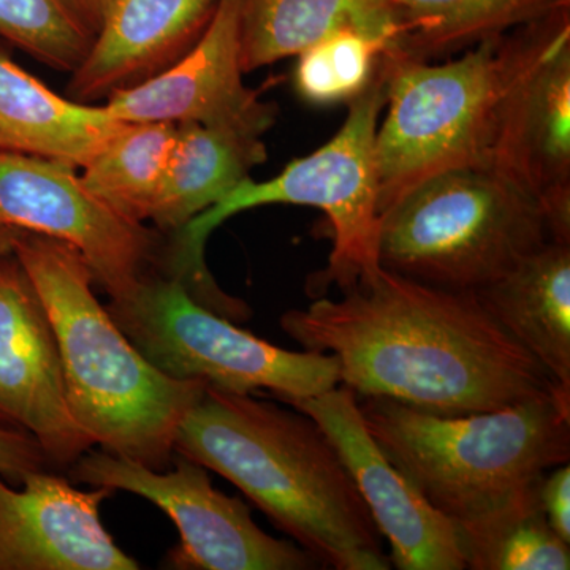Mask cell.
I'll list each match as a JSON object with an SVG mask.
<instances>
[{
  "instance_id": "1",
  "label": "cell",
  "mask_w": 570,
  "mask_h": 570,
  "mask_svg": "<svg viewBox=\"0 0 570 570\" xmlns=\"http://www.w3.org/2000/svg\"><path fill=\"white\" fill-rule=\"evenodd\" d=\"M341 294L287 311L281 328L305 351L335 355L341 384L358 397L461 415L510 406L558 385L474 294L382 266Z\"/></svg>"
},
{
  "instance_id": "2",
  "label": "cell",
  "mask_w": 570,
  "mask_h": 570,
  "mask_svg": "<svg viewBox=\"0 0 570 570\" xmlns=\"http://www.w3.org/2000/svg\"><path fill=\"white\" fill-rule=\"evenodd\" d=\"M175 453L234 483L324 568H392L332 441L296 409L206 385L176 430Z\"/></svg>"
},
{
  "instance_id": "3",
  "label": "cell",
  "mask_w": 570,
  "mask_h": 570,
  "mask_svg": "<svg viewBox=\"0 0 570 570\" xmlns=\"http://www.w3.org/2000/svg\"><path fill=\"white\" fill-rule=\"evenodd\" d=\"M14 257L50 317L75 422L105 452L164 471L179 423L206 387L157 370L92 292V269L75 247L18 232Z\"/></svg>"
},
{
  "instance_id": "4",
  "label": "cell",
  "mask_w": 570,
  "mask_h": 570,
  "mask_svg": "<svg viewBox=\"0 0 570 570\" xmlns=\"http://www.w3.org/2000/svg\"><path fill=\"white\" fill-rule=\"evenodd\" d=\"M358 403L385 455L455 527L489 515L570 460V392L560 385L474 414H433L385 397Z\"/></svg>"
},
{
  "instance_id": "5",
  "label": "cell",
  "mask_w": 570,
  "mask_h": 570,
  "mask_svg": "<svg viewBox=\"0 0 570 570\" xmlns=\"http://www.w3.org/2000/svg\"><path fill=\"white\" fill-rule=\"evenodd\" d=\"M387 97L384 59L370 86L348 102L346 121L335 137L305 157L292 160L279 175L254 181L250 176L219 204L198 214L176 232L170 276L178 277L202 305L230 314L238 299L214 283L205 262L209 235L225 220L266 205L313 206L333 228L328 265L314 283L318 291L335 284L354 287L379 266V175L376 134Z\"/></svg>"
},
{
  "instance_id": "6",
  "label": "cell",
  "mask_w": 570,
  "mask_h": 570,
  "mask_svg": "<svg viewBox=\"0 0 570 570\" xmlns=\"http://www.w3.org/2000/svg\"><path fill=\"white\" fill-rule=\"evenodd\" d=\"M553 242L538 202L490 167L431 176L381 214L379 264L474 294Z\"/></svg>"
},
{
  "instance_id": "7",
  "label": "cell",
  "mask_w": 570,
  "mask_h": 570,
  "mask_svg": "<svg viewBox=\"0 0 570 570\" xmlns=\"http://www.w3.org/2000/svg\"><path fill=\"white\" fill-rule=\"evenodd\" d=\"M512 56L513 29L441 63L397 52L384 56L387 97L376 134L379 214L431 176L489 167Z\"/></svg>"
},
{
  "instance_id": "8",
  "label": "cell",
  "mask_w": 570,
  "mask_h": 570,
  "mask_svg": "<svg viewBox=\"0 0 570 570\" xmlns=\"http://www.w3.org/2000/svg\"><path fill=\"white\" fill-rule=\"evenodd\" d=\"M157 370L224 392L268 390L281 401L321 395L341 384L336 356L285 351L238 328L194 298L178 277H142L134 294L107 307Z\"/></svg>"
},
{
  "instance_id": "9",
  "label": "cell",
  "mask_w": 570,
  "mask_h": 570,
  "mask_svg": "<svg viewBox=\"0 0 570 570\" xmlns=\"http://www.w3.org/2000/svg\"><path fill=\"white\" fill-rule=\"evenodd\" d=\"M489 167L538 202L553 242L570 243V6L513 29Z\"/></svg>"
},
{
  "instance_id": "10",
  "label": "cell",
  "mask_w": 570,
  "mask_h": 570,
  "mask_svg": "<svg viewBox=\"0 0 570 570\" xmlns=\"http://www.w3.org/2000/svg\"><path fill=\"white\" fill-rule=\"evenodd\" d=\"M71 482L148 499L170 517L179 546L167 566L183 570H309L321 568L302 547L266 534L239 499L213 487L206 468L178 455L171 471L88 450L69 468Z\"/></svg>"
},
{
  "instance_id": "11",
  "label": "cell",
  "mask_w": 570,
  "mask_h": 570,
  "mask_svg": "<svg viewBox=\"0 0 570 570\" xmlns=\"http://www.w3.org/2000/svg\"><path fill=\"white\" fill-rule=\"evenodd\" d=\"M75 165L0 149V225L78 250L111 302L134 294L156 257V238L89 193Z\"/></svg>"
},
{
  "instance_id": "12",
  "label": "cell",
  "mask_w": 570,
  "mask_h": 570,
  "mask_svg": "<svg viewBox=\"0 0 570 570\" xmlns=\"http://www.w3.org/2000/svg\"><path fill=\"white\" fill-rule=\"evenodd\" d=\"M322 428L343 460L400 570H464L453 521L434 509L385 455L367 430L354 390L340 384L317 396L285 401Z\"/></svg>"
},
{
  "instance_id": "13",
  "label": "cell",
  "mask_w": 570,
  "mask_h": 570,
  "mask_svg": "<svg viewBox=\"0 0 570 570\" xmlns=\"http://www.w3.org/2000/svg\"><path fill=\"white\" fill-rule=\"evenodd\" d=\"M0 428L31 434L59 468L94 448L67 403L50 317L13 253L0 257Z\"/></svg>"
},
{
  "instance_id": "14",
  "label": "cell",
  "mask_w": 570,
  "mask_h": 570,
  "mask_svg": "<svg viewBox=\"0 0 570 570\" xmlns=\"http://www.w3.org/2000/svg\"><path fill=\"white\" fill-rule=\"evenodd\" d=\"M239 3L219 0L197 43L149 80L112 92L111 118L132 122H197L264 135L276 121L275 104L243 81Z\"/></svg>"
},
{
  "instance_id": "15",
  "label": "cell",
  "mask_w": 570,
  "mask_h": 570,
  "mask_svg": "<svg viewBox=\"0 0 570 570\" xmlns=\"http://www.w3.org/2000/svg\"><path fill=\"white\" fill-rule=\"evenodd\" d=\"M111 490L82 491L47 469L0 478V570H137L100 521Z\"/></svg>"
},
{
  "instance_id": "16",
  "label": "cell",
  "mask_w": 570,
  "mask_h": 570,
  "mask_svg": "<svg viewBox=\"0 0 570 570\" xmlns=\"http://www.w3.org/2000/svg\"><path fill=\"white\" fill-rule=\"evenodd\" d=\"M219 0H111L69 97L91 104L174 66L197 43Z\"/></svg>"
},
{
  "instance_id": "17",
  "label": "cell",
  "mask_w": 570,
  "mask_h": 570,
  "mask_svg": "<svg viewBox=\"0 0 570 570\" xmlns=\"http://www.w3.org/2000/svg\"><path fill=\"white\" fill-rule=\"evenodd\" d=\"M474 295L570 392V243H547Z\"/></svg>"
},
{
  "instance_id": "18",
  "label": "cell",
  "mask_w": 570,
  "mask_h": 570,
  "mask_svg": "<svg viewBox=\"0 0 570 570\" xmlns=\"http://www.w3.org/2000/svg\"><path fill=\"white\" fill-rule=\"evenodd\" d=\"M105 107L63 99L0 52V149L85 167L122 127Z\"/></svg>"
},
{
  "instance_id": "19",
  "label": "cell",
  "mask_w": 570,
  "mask_h": 570,
  "mask_svg": "<svg viewBox=\"0 0 570 570\" xmlns=\"http://www.w3.org/2000/svg\"><path fill=\"white\" fill-rule=\"evenodd\" d=\"M266 159L262 135L232 127L178 124L149 220L163 230L178 232L219 204Z\"/></svg>"
},
{
  "instance_id": "20",
  "label": "cell",
  "mask_w": 570,
  "mask_h": 570,
  "mask_svg": "<svg viewBox=\"0 0 570 570\" xmlns=\"http://www.w3.org/2000/svg\"><path fill=\"white\" fill-rule=\"evenodd\" d=\"M340 29H356L400 48L392 0H242L239 45L245 73L294 58Z\"/></svg>"
},
{
  "instance_id": "21",
  "label": "cell",
  "mask_w": 570,
  "mask_h": 570,
  "mask_svg": "<svg viewBox=\"0 0 570 570\" xmlns=\"http://www.w3.org/2000/svg\"><path fill=\"white\" fill-rule=\"evenodd\" d=\"M400 22L397 55L431 61L538 20L553 0H392Z\"/></svg>"
},
{
  "instance_id": "22",
  "label": "cell",
  "mask_w": 570,
  "mask_h": 570,
  "mask_svg": "<svg viewBox=\"0 0 570 570\" xmlns=\"http://www.w3.org/2000/svg\"><path fill=\"white\" fill-rule=\"evenodd\" d=\"M176 130L170 122H124L82 167L86 189L130 223L149 220Z\"/></svg>"
},
{
  "instance_id": "23",
  "label": "cell",
  "mask_w": 570,
  "mask_h": 570,
  "mask_svg": "<svg viewBox=\"0 0 570 570\" xmlns=\"http://www.w3.org/2000/svg\"><path fill=\"white\" fill-rule=\"evenodd\" d=\"M539 487L540 482L489 515L456 527L466 569H570V543L550 527Z\"/></svg>"
},
{
  "instance_id": "24",
  "label": "cell",
  "mask_w": 570,
  "mask_h": 570,
  "mask_svg": "<svg viewBox=\"0 0 570 570\" xmlns=\"http://www.w3.org/2000/svg\"><path fill=\"white\" fill-rule=\"evenodd\" d=\"M389 52H395L392 41L374 33L356 29L328 33L296 56V92L321 107L352 102L373 81Z\"/></svg>"
},
{
  "instance_id": "25",
  "label": "cell",
  "mask_w": 570,
  "mask_h": 570,
  "mask_svg": "<svg viewBox=\"0 0 570 570\" xmlns=\"http://www.w3.org/2000/svg\"><path fill=\"white\" fill-rule=\"evenodd\" d=\"M0 37L61 71L77 69L94 40L63 0H0Z\"/></svg>"
},
{
  "instance_id": "26",
  "label": "cell",
  "mask_w": 570,
  "mask_h": 570,
  "mask_svg": "<svg viewBox=\"0 0 570 570\" xmlns=\"http://www.w3.org/2000/svg\"><path fill=\"white\" fill-rule=\"evenodd\" d=\"M51 461L39 442L22 431L0 428V478L21 485L26 474L43 471Z\"/></svg>"
},
{
  "instance_id": "27",
  "label": "cell",
  "mask_w": 570,
  "mask_h": 570,
  "mask_svg": "<svg viewBox=\"0 0 570 570\" xmlns=\"http://www.w3.org/2000/svg\"><path fill=\"white\" fill-rule=\"evenodd\" d=\"M540 502L550 527L570 543V466L551 469L540 480Z\"/></svg>"
},
{
  "instance_id": "28",
  "label": "cell",
  "mask_w": 570,
  "mask_h": 570,
  "mask_svg": "<svg viewBox=\"0 0 570 570\" xmlns=\"http://www.w3.org/2000/svg\"><path fill=\"white\" fill-rule=\"evenodd\" d=\"M111 0H63L71 13L82 22L86 29L96 36L102 26L105 13Z\"/></svg>"
},
{
  "instance_id": "29",
  "label": "cell",
  "mask_w": 570,
  "mask_h": 570,
  "mask_svg": "<svg viewBox=\"0 0 570 570\" xmlns=\"http://www.w3.org/2000/svg\"><path fill=\"white\" fill-rule=\"evenodd\" d=\"M18 232L20 230H17V228L0 225V257L13 253L14 239H17Z\"/></svg>"
},
{
  "instance_id": "30",
  "label": "cell",
  "mask_w": 570,
  "mask_h": 570,
  "mask_svg": "<svg viewBox=\"0 0 570 570\" xmlns=\"http://www.w3.org/2000/svg\"><path fill=\"white\" fill-rule=\"evenodd\" d=\"M557 6H570V0H553Z\"/></svg>"
}]
</instances>
